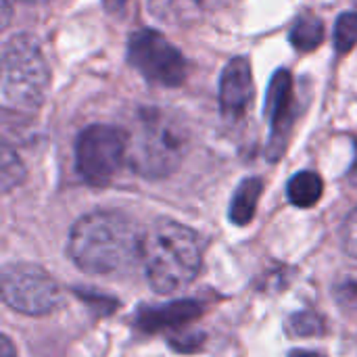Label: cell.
<instances>
[{
	"label": "cell",
	"instance_id": "24",
	"mask_svg": "<svg viewBox=\"0 0 357 357\" xmlns=\"http://www.w3.org/2000/svg\"><path fill=\"white\" fill-rule=\"evenodd\" d=\"M119 2H123V0H119Z\"/></svg>",
	"mask_w": 357,
	"mask_h": 357
},
{
	"label": "cell",
	"instance_id": "16",
	"mask_svg": "<svg viewBox=\"0 0 357 357\" xmlns=\"http://www.w3.org/2000/svg\"><path fill=\"white\" fill-rule=\"evenodd\" d=\"M25 180V167L21 159L8 149H2V161H0V182H2V192L13 190Z\"/></svg>",
	"mask_w": 357,
	"mask_h": 357
},
{
	"label": "cell",
	"instance_id": "20",
	"mask_svg": "<svg viewBox=\"0 0 357 357\" xmlns=\"http://www.w3.org/2000/svg\"><path fill=\"white\" fill-rule=\"evenodd\" d=\"M0 357H17V351L8 337H2V341H0Z\"/></svg>",
	"mask_w": 357,
	"mask_h": 357
},
{
	"label": "cell",
	"instance_id": "19",
	"mask_svg": "<svg viewBox=\"0 0 357 357\" xmlns=\"http://www.w3.org/2000/svg\"><path fill=\"white\" fill-rule=\"evenodd\" d=\"M343 249L347 255L357 259V207L347 215L343 226Z\"/></svg>",
	"mask_w": 357,
	"mask_h": 357
},
{
	"label": "cell",
	"instance_id": "7",
	"mask_svg": "<svg viewBox=\"0 0 357 357\" xmlns=\"http://www.w3.org/2000/svg\"><path fill=\"white\" fill-rule=\"evenodd\" d=\"M130 65L149 82L176 88L186 79V61L182 52L159 31L140 29L128 40Z\"/></svg>",
	"mask_w": 357,
	"mask_h": 357
},
{
	"label": "cell",
	"instance_id": "14",
	"mask_svg": "<svg viewBox=\"0 0 357 357\" xmlns=\"http://www.w3.org/2000/svg\"><path fill=\"white\" fill-rule=\"evenodd\" d=\"M324 42V23L316 15H301L291 29V44L299 52H312Z\"/></svg>",
	"mask_w": 357,
	"mask_h": 357
},
{
	"label": "cell",
	"instance_id": "2",
	"mask_svg": "<svg viewBox=\"0 0 357 357\" xmlns=\"http://www.w3.org/2000/svg\"><path fill=\"white\" fill-rule=\"evenodd\" d=\"M140 261L155 293H178L186 289L201 270V241L192 228L161 218L142 236Z\"/></svg>",
	"mask_w": 357,
	"mask_h": 357
},
{
	"label": "cell",
	"instance_id": "22",
	"mask_svg": "<svg viewBox=\"0 0 357 357\" xmlns=\"http://www.w3.org/2000/svg\"><path fill=\"white\" fill-rule=\"evenodd\" d=\"M351 178L357 184V140H356V161H354V167H351Z\"/></svg>",
	"mask_w": 357,
	"mask_h": 357
},
{
	"label": "cell",
	"instance_id": "21",
	"mask_svg": "<svg viewBox=\"0 0 357 357\" xmlns=\"http://www.w3.org/2000/svg\"><path fill=\"white\" fill-rule=\"evenodd\" d=\"M289 357H324L322 354H316V351H305V349H295L291 351Z\"/></svg>",
	"mask_w": 357,
	"mask_h": 357
},
{
	"label": "cell",
	"instance_id": "6",
	"mask_svg": "<svg viewBox=\"0 0 357 357\" xmlns=\"http://www.w3.org/2000/svg\"><path fill=\"white\" fill-rule=\"evenodd\" d=\"M2 299L25 316H44L63 305L61 284L42 268L31 264H8L0 274Z\"/></svg>",
	"mask_w": 357,
	"mask_h": 357
},
{
	"label": "cell",
	"instance_id": "15",
	"mask_svg": "<svg viewBox=\"0 0 357 357\" xmlns=\"http://www.w3.org/2000/svg\"><path fill=\"white\" fill-rule=\"evenodd\" d=\"M357 46V10H347L335 25V48L339 54H347Z\"/></svg>",
	"mask_w": 357,
	"mask_h": 357
},
{
	"label": "cell",
	"instance_id": "3",
	"mask_svg": "<svg viewBox=\"0 0 357 357\" xmlns=\"http://www.w3.org/2000/svg\"><path fill=\"white\" fill-rule=\"evenodd\" d=\"M188 149L184 121L165 109H142L128 138V161L132 169L149 180L172 176Z\"/></svg>",
	"mask_w": 357,
	"mask_h": 357
},
{
	"label": "cell",
	"instance_id": "4",
	"mask_svg": "<svg viewBox=\"0 0 357 357\" xmlns=\"http://www.w3.org/2000/svg\"><path fill=\"white\" fill-rule=\"evenodd\" d=\"M50 88V69L40 44L17 33L2 46V100L17 113H33L42 107Z\"/></svg>",
	"mask_w": 357,
	"mask_h": 357
},
{
	"label": "cell",
	"instance_id": "8",
	"mask_svg": "<svg viewBox=\"0 0 357 357\" xmlns=\"http://www.w3.org/2000/svg\"><path fill=\"white\" fill-rule=\"evenodd\" d=\"M266 117L270 119L268 159L278 161L287 151L293 126L297 121L295 82L289 69H278L270 79L266 96Z\"/></svg>",
	"mask_w": 357,
	"mask_h": 357
},
{
	"label": "cell",
	"instance_id": "1",
	"mask_svg": "<svg viewBox=\"0 0 357 357\" xmlns=\"http://www.w3.org/2000/svg\"><path fill=\"white\" fill-rule=\"evenodd\" d=\"M144 232L119 211H92L79 218L67 241L71 261L86 274L111 276L140 259Z\"/></svg>",
	"mask_w": 357,
	"mask_h": 357
},
{
	"label": "cell",
	"instance_id": "17",
	"mask_svg": "<svg viewBox=\"0 0 357 357\" xmlns=\"http://www.w3.org/2000/svg\"><path fill=\"white\" fill-rule=\"evenodd\" d=\"M333 295L337 299V303L345 310H357V270L343 272L333 289Z\"/></svg>",
	"mask_w": 357,
	"mask_h": 357
},
{
	"label": "cell",
	"instance_id": "12",
	"mask_svg": "<svg viewBox=\"0 0 357 357\" xmlns=\"http://www.w3.org/2000/svg\"><path fill=\"white\" fill-rule=\"evenodd\" d=\"M264 192V182L261 178H247L238 184L232 203H230V222L236 226H247L257 211V203Z\"/></svg>",
	"mask_w": 357,
	"mask_h": 357
},
{
	"label": "cell",
	"instance_id": "5",
	"mask_svg": "<svg viewBox=\"0 0 357 357\" xmlns=\"http://www.w3.org/2000/svg\"><path fill=\"white\" fill-rule=\"evenodd\" d=\"M126 159L128 136L113 126H88L75 140V169L92 186L109 184Z\"/></svg>",
	"mask_w": 357,
	"mask_h": 357
},
{
	"label": "cell",
	"instance_id": "18",
	"mask_svg": "<svg viewBox=\"0 0 357 357\" xmlns=\"http://www.w3.org/2000/svg\"><path fill=\"white\" fill-rule=\"evenodd\" d=\"M291 331L297 337H316L322 335V318L312 312H301L291 318Z\"/></svg>",
	"mask_w": 357,
	"mask_h": 357
},
{
	"label": "cell",
	"instance_id": "13",
	"mask_svg": "<svg viewBox=\"0 0 357 357\" xmlns=\"http://www.w3.org/2000/svg\"><path fill=\"white\" fill-rule=\"evenodd\" d=\"M322 192H324V182L316 172H299V174H295L289 180V186H287L289 201L295 207H301V209L314 207L322 199Z\"/></svg>",
	"mask_w": 357,
	"mask_h": 357
},
{
	"label": "cell",
	"instance_id": "10",
	"mask_svg": "<svg viewBox=\"0 0 357 357\" xmlns=\"http://www.w3.org/2000/svg\"><path fill=\"white\" fill-rule=\"evenodd\" d=\"M220 0H149V13L167 25H192L218 6Z\"/></svg>",
	"mask_w": 357,
	"mask_h": 357
},
{
	"label": "cell",
	"instance_id": "11",
	"mask_svg": "<svg viewBox=\"0 0 357 357\" xmlns=\"http://www.w3.org/2000/svg\"><path fill=\"white\" fill-rule=\"evenodd\" d=\"M201 316V305L197 301H174L161 307H144L138 314V326L144 331H161V328H176L184 326Z\"/></svg>",
	"mask_w": 357,
	"mask_h": 357
},
{
	"label": "cell",
	"instance_id": "9",
	"mask_svg": "<svg viewBox=\"0 0 357 357\" xmlns=\"http://www.w3.org/2000/svg\"><path fill=\"white\" fill-rule=\"evenodd\" d=\"M253 100V73L245 56L232 59L220 77V107L226 119H238L245 115Z\"/></svg>",
	"mask_w": 357,
	"mask_h": 357
},
{
	"label": "cell",
	"instance_id": "23",
	"mask_svg": "<svg viewBox=\"0 0 357 357\" xmlns=\"http://www.w3.org/2000/svg\"><path fill=\"white\" fill-rule=\"evenodd\" d=\"M19 2H48V0H19Z\"/></svg>",
	"mask_w": 357,
	"mask_h": 357
}]
</instances>
